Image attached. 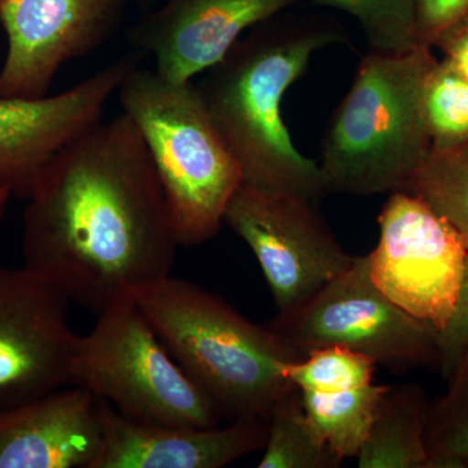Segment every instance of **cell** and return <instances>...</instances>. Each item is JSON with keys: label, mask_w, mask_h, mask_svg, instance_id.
<instances>
[{"label": "cell", "mask_w": 468, "mask_h": 468, "mask_svg": "<svg viewBox=\"0 0 468 468\" xmlns=\"http://www.w3.org/2000/svg\"><path fill=\"white\" fill-rule=\"evenodd\" d=\"M26 199L24 266L68 302L100 315L171 275L178 245L167 203L126 113L58 151Z\"/></svg>", "instance_id": "1"}, {"label": "cell", "mask_w": 468, "mask_h": 468, "mask_svg": "<svg viewBox=\"0 0 468 468\" xmlns=\"http://www.w3.org/2000/svg\"><path fill=\"white\" fill-rule=\"evenodd\" d=\"M347 43L337 18L286 11L252 27L209 68L198 89L243 184L315 203L325 196L318 162L292 144L282 101L316 52Z\"/></svg>", "instance_id": "2"}, {"label": "cell", "mask_w": 468, "mask_h": 468, "mask_svg": "<svg viewBox=\"0 0 468 468\" xmlns=\"http://www.w3.org/2000/svg\"><path fill=\"white\" fill-rule=\"evenodd\" d=\"M134 300L228 423L267 421L276 403L297 389L284 368L300 354L267 323L255 324L218 294L169 275Z\"/></svg>", "instance_id": "3"}, {"label": "cell", "mask_w": 468, "mask_h": 468, "mask_svg": "<svg viewBox=\"0 0 468 468\" xmlns=\"http://www.w3.org/2000/svg\"><path fill=\"white\" fill-rule=\"evenodd\" d=\"M436 61L427 46L360 58L323 135L318 165L326 194L408 192L432 146L423 91Z\"/></svg>", "instance_id": "4"}, {"label": "cell", "mask_w": 468, "mask_h": 468, "mask_svg": "<svg viewBox=\"0 0 468 468\" xmlns=\"http://www.w3.org/2000/svg\"><path fill=\"white\" fill-rule=\"evenodd\" d=\"M117 97L149 151L177 245L192 248L217 237L243 176L198 86L137 67Z\"/></svg>", "instance_id": "5"}, {"label": "cell", "mask_w": 468, "mask_h": 468, "mask_svg": "<svg viewBox=\"0 0 468 468\" xmlns=\"http://www.w3.org/2000/svg\"><path fill=\"white\" fill-rule=\"evenodd\" d=\"M70 385L84 388L140 423L214 428L223 420L169 353L134 297L101 311L94 328L79 335Z\"/></svg>", "instance_id": "6"}, {"label": "cell", "mask_w": 468, "mask_h": 468, "mask_svg": "<svg viewBox=\"0 0 468 468\" xmlns=\"http://www.w3.org/2000/svg\"><path fill=\"white\" fill-rule=\"evenodd\" d=\"M268 326L303 358L311 351L344 347L396 374L439 367V331L393 303L372 282L367 255Z\"/></svg>", "instance_id": "7"}, {"label": "cell", "mask_w": 468, "mask_h": 468, "mask_svg": "<svg viewBox=\"0 0 468 468\" xmlns=\"http://www.w3.org/2000/svg\"><path fill=\"white\" fill-rule=\"evenodd\" d=\"M369 252L372 282L393 303L441 331L463 279L468 242L448 218L411 193H392Z\"/></svg>", "instance_id": "8"}, {"label": "cell", "mask_w": 468, "mask_h": 468, "mask_svg": "<svg viewBox=\"0 0 468 468\" xmlns=\"http://www.w3.org/2000/svg\"><path fill=\"white\" fill-rule=\"evenodd\" d=\"M224 224L254 252L279 313L300 306L356 261L337 241L318 203L295 194L242 184Z\"/></svg>", "instance_id": "9"}, {"label": "cell", "mask_w": 468, "mask_h": 468, "mask_svg": "<svg viewBox=\"0 0 468 468\" xmlns=\"http://www.w3.org/2000/svg\"><path fill=\"white\" fill-rule=\"evenodd\" d=\"M68 303L24 264L0 263V412L70 385Z\"/></svg>", "instance_id": "10"}, {"label": "cell", "mask_w": 468, "mask_h": 468, "mask_svg": "<svg viewBox=\"0 0 468 468\" xmlns=\"http://www.w3.org/2000/svg\"><path fill=\"white\" fill-rule=\"evenodd\" d=\"M125 0H3L7 52L0 95H48L58 70L106 42Z\"/></svg>", "instance_id": "11"}, {"label": "cell", "mask_w": 468, "mask_h": 468, "mask_svg": "<svg viewBox=\"0 0 468 468\" xmlns=\"http://www.w3.org/2000/svg\"><path fill=\"white\" fill-rule=\"evenodd\" d=\"M124 57L55 95H0V186L26 199L38 176L76 137L101 120L113 94L140 64Z\"/></svg>", "instance_id": "12"}, {"label": "cell", "mask_w": 468, "mask_h": 468, "mask_svg": "<svg viewBox=\"0 0 468 468\" xmlns=\"http://www.w3.org/2000/svg\"><path fill=\"white\" fill-rule=\"evenodd\" d=\"M302 0H165L132 32L135 48L154 58L155 72L193 81L218 64L239 39Z\"/></svg>", "instance_id": "13"}, {"label": "cell", "mask_w": 468, "mask_h": 468, "mask_svg": "<svg viewBox=\"0 0 468 468\" xmlns=\"http://www.w3.org/2000/svg\"><path fill=\"white\" fill-rule=\"evenodd\" d=\"M101 446L92 468H221L263 451L266 420L243 419L214 428L140 423L98 399Z\"/></svg>", "instance_id": "14"}, {"label": "cell", "mask_w": 468, "mask_h": 468, "mask_svg": "<svg viewBox=\"0 0 468 468\" xmlns=\"http://www.w3.org/2000/svg\"><path fill=\"white\" fill-rule=\"evenodd\" d=\"M101 446L98 399L76 385L0 412V468H92Z\"/></svg>", "instance_id": "15"}, {"label": "cell", "mask_w": 468, "mask_h": 468, "mask_svg": "<svg viewBox=\"0 0 468 468\" xmlns=\"http://www.w3.org/2000/svg\"><path fill=\"white\" fill-rule=\"evenodd\" d=\"M375 371L367 356L337 346L311 351L285 366L310 423L344 460L358 454L389 387L374 383Z\"/></svg>", "instance_id": "16"}, {"label": "cell", "mask_w": 468, "mask_h": 468, "mask_svg": "<svg viewBox=\"0 0 468 468\" xmlns=\"http://www.w3.org/2000/svg\"><path fill=\"white\" fill-rule=\"evenodd\" d=\"M430 401L415 384L388 387L356 454L359 468H426Z\"/></svg>", "instance_id": "17"}, {"label": "cell", "mask_w": 468, "mask_h": 468, "mask_svg": "<svg viewBox=\"0 0 468 468\" xmlns=\"http://www.w3.org/2000/svg\"><path fill=\"white\" fill-rule=\"evenodd\" d=\"M260 468H337L341 458L310 423L298 389L286 394L271 411Z\"/></svg>", "instance_id": "18"}, {"label": "cell", "mask_w": 468, "mask_h": 468, "mask_svg": "<svg viewBox=\"0 0 468 468\" xmlns=\"http://www.w3.org/2000/svg\"><path fill=\"white\" fill-rule=\"evenodd\" d=\"M406 193L414 194L448 218L468 242V140L431 146Z\"/></svg>", "instance_id": "19"}, {"label": "cell", "mask_w": 468, "mask_h": 468, "mask_svg": "<svg viewBox=\"0 0 468 468\" xmlns=\"http://www.w3.org/2000/svg\"><path fill=\"white\" fill-rule=\"evenodd\" d=\"M446 381L428 410L426 468H468V354Z\"/></svg>", "instance_id": "20"}, {"label": "cell", "mask_w": 468, "mask_h": 468, "mask_svg": "<svg viewBox=\"0 0 468 468\" xmlns=\"http://www.w3.org/2000/svg\"><path fill=\"white\" fill-rule=\"evenodd\" d=\"M319 7L340 9L358 21L369 51L402 54L417 48V0H311Z\"/></svg>", "instance_id": "21"}, {"label": "cell", "mask_w": 468, "mask_h": 468, "mask_svg": "<svg viewBox=\"0 0 468 468\" xmlns=\"http://www.w3.org/2000/svg\"><path fill=\"white\" fill-rule=\"evenodd\" d=\"M423 112L433 147L468 140V80L445 58L437 60L428 73Z\"/></svg>", "instance_id": "22"}, {"label": "cell", "mask_w": 468, "mask_h": 468, "mask_svg": "<svg viewBox=\"0 0 468 468\" xmlns=\"http://www.w3.org/2000/svg\"><path fill=\"white\" fill-rule=\"evenodd\" d=\"M440 371L448 380L468 354V255L463 279L448 324L439 332Z\"/></svg>", "instance_id": "23"}, {"label": "cell", "mask_w": 468, "mask_h": 468, "mask_svg": "<svg viewBox=\"0 0 468 468\" xmlns=\"http://www.w3.org/2000/svg\"><path fill=\"white\" fill-rule=\"evenodd\" d=\"M468 15V0H417L415 36L419 46L433 48L443 30Z\"/></svg>", "instance_id": "24"}, {"label": "cell", "mask_w": 468, "mask_h": 468, "mask_svg": "<svg viewBox=\"0 0 468 468\" xmlns=\"http://www.w3.org/2000/svg\"><path fill=\"white\" fill-rule=\"evenodd\" d=\"M433 48H439L443 58L468 80V15L443 30Z\"/></svg>", "instance_id": "25"}, {"label": "cell", "mask_w": 468, "mask_h": 468, "mask_svg": "<svg viewBox=\"0 0 468 468\" xmlns=\"http://www.w3.org/2000/svg\"><path fill=\"white\" fill-rule=\"evenodd\" d=\"M12 196H14V194H12L11 190L7 189V187L0 186V221L5 218Z\"/></svg>", "instance_id": "26"}, {"label": "cell", "mask_w": 468, "mask_h": 468, "mask_svg": "<svg viewBox=\"0 0 468 468\" xmlns=\"http://www.w3.org/2000/svg\"><path fill=\"white\" fill-rule=\"evenodd\" d=\"M3 0H0V5H2Z\"/></svg>", "instance_id": "27"}]
</instances>
